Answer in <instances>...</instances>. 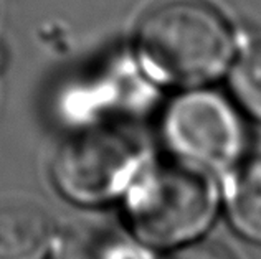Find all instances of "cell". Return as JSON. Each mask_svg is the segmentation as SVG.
Here are the masks:
<instances>
[{"instance_id": "3957f363", "label": "cell", "mask_w": 261, "mask_h": 259, "mask_svg": "<svg viewBox=\"0 0 261 259\" xmlns=\"http://www.w3.org/2000/svg\"><path fill=\"white\" fill-rule=\"evenodd\" d=\"M162 134L178 160L207 172L233 165L246 140L237 109L208 90H192L175 98L164 112Z\"/></svg>"}, {"instance_id": "5b68a950", "label": "cell", "mask_w": 261, "mask_h": 259, "mask_svg": "<svg viewBox=\"0 0 261 259\" xmlns=\"http://www.w3.org/2000/svg\"><path fill=\"white\" fill-rule=\"evenodd\" d=\"M50 240V218L35 203H0V259H43Z\"/></svg>"}, {"instance_id": "6da1fadb", "label": "cell", "mask_w": 261, "mask_h": 259, "mask_svg": "<svg viewBox=\"0 0 261 259\" xmlns=\"http://www.w3.org/2000/svg\"><path fill=\"white\" fill-rule=\"evenodd\" d=\"M136 46L146 71L167 84H202L220 76L233 54L223 15L202 0H169L137 26Z\"/></svg>"}, {"instance_id": "8992f818", "label": "cell", "mask_w": 261, "mask_h": 259, "mask_svg": "<svg viewBox=\"0 0 261 259\" xmlns=\"http://www.w3.org/2000/svg\"><path fill=\"white\" fill-rule=\"evenodd\" d=\"M53 259H146L129 238L101 223H83L66 229Z\"/></svg>"}, {"instance_id": "52a82bcc", "label": "cell", "mask_w": 261, "mask_h": 259, "mask_svg": "<svg viewBox=\"0 0 261 259\" xmlns=\"http://www.w3.org/2000/svg\"><path fill=\"white\" fill-rule=\"evenodd\" d=\"M226 207L238 233L261 244V159L245 163L235 174L228 187Z\"/></svg>"}, {"instance_id": "7a4b0ae2", "label": "cell", "mask_w": 261, "mask_h": 259, "mask_svg": "<svg viewBox=\"0 0 261 259\" xmlns=\"http://www.w3.org/2000/svg\"><path fill=\"white\" fill-rule=\"evenodd\" d=\"M208 174L177 159L150 167L130 182L126 213L136 235L150 246L166 248L203 233L218 207Z\"/></svg>"}, {"instance_id": "ba28073f", "label": "cell", "mask_w": 261, "mask_h": 259, "mask_svg": "<svg viewBox=\"0 0 261 259\" xmlns=\"http://www.w3.org/2000/svg\"><path fill=\"white\" fill-rule=\"evenodd\" d=\"M231 90L240 106L261 121V42L250 46L233 68Z\"/></svg>"}, {"instance_id": "9c48e42d", "label": "cell", "mask_w": 261, "mask_h": 259, "mask_svg": "<svg viewBox=\"0 0 261 259\" xmlns=\"http://www.w3.org/2000/svg\"><path fill=\"white\" fill-rule=\"evenodd\" d=\"M167 259H235L225 248L215 243H197L177 249Z\"/></svg>"}, {"instance_id": "277c9868", "label": "cell", "mask_w": 261, "mask_h": 259, "mask_svg": "<svg viewBox=\"0 0 261 259\" xmlns=\"http://www.w3.org/2000/svg\"><path fill=\"white\" fill-rule=\"evenodd\" d=\"M137 167L133 144L108 129L66 140L53 160V180L70 200L94 205L113 200L130 185Z\"/></svg>"}]
</instances>
